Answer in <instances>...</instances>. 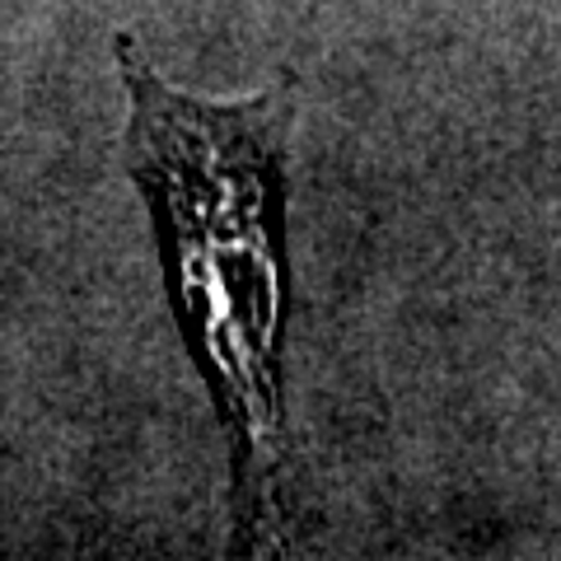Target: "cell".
<instances>
[{
    "label": "cell",
    "instance_id": "1",
    "mask_svg": "<svg viewBox=\"0 0 561 561\" xmlns=\"http://www.w3.org/2000/svg\"><path fill=\"white\" fill-rule=\"evenodd\" d=\"M127 94V179L146 202L164 295L230 459V542L262 552L290 515V131L300 80L249 99L173 84L136 33H113Z\"/></svg>",
    "mask_w": 561,
    "mask_h": 561
}]
</instances>
